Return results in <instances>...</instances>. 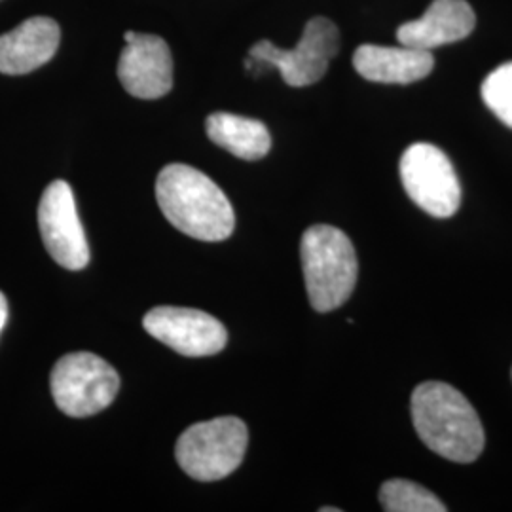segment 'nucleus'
<instances>
[{"mask_svg":"<svg viewBox=\"0 0 512 512\" xmlns=\"http://www.w3.org/2000/svg\"><path fill=\"white\" fill-rule=\"evenodd\" d=\"M380 503L387 512H446L437 495L403 478H393L382 484Z\"/></svg>","mask_w":512,"mask_h":512,"instance_id":"2eb2a0df","label":"nucleus"},{"mask_svg":"<svg viewBox=\"0 0 512 512\" xmlns=\"http://www.w3.org/2000/svg\"><path fill=\"white\" fill-rule=\"evenodd\" d=\"M300 258L313 310L327 313L348 302L357 285L359 262L342 230L329 224L311 226L300 241Z\"/></svg>","mask_w":512,"mask_h":512,"instance_id":"7ed1b4c3","label":"nucleus"},{"mask_svg":"<svg viewBox=\"0 0 512 512\" xmlns=\"http://www.w3.org/2000/svg\"><path fill=\"white\" fill-rule=\"evenodd\" d=\"M321 512H340V509H332V507H323Z\"/></svg>","mask_w":512,"mask_h":512,"instance_id":"6ab92c4d","label":"nucleus"},{"mask_svg":"<svg viewBox=\"0 0 512 512\" xmlns=\"http://www.w3.org/2000/svg\"><path fill=\"white\" fill-rule=\"evenodd\" d=\"M353 67L365 80L378 84H412L429 76L435 57L410 46L363 44L353 54Z\"/></svg>","mask_w":512,"mask_h":512,"instance_id":"ddd939ff","label":"nucleus"},{"mask_svg":"<svg viewBox=\"0 0 512 512\" xmlns=\"http://www.w3.org/2000/svg\"><path fill=\"white\" fill-rule=\"evenodd\" d=\"M50 389L63 414L71 418H88L114 403L120 378L105 359L90 351H76L55 363Z\"/></svg>","mask_w":512,"mask_h":512,"instance_id":"423d86ee","label":"nucleus"},{"mask_svg":"<svg viewBox=\"0 0 512 512\" xmlns=\"http://www.w3.org/2000/svg\"><path fill=\"white\" fill-rule=\"evenodd\" d=\"M205 129L217 147L228 150L241 160L255 162L264 158L272 148L270 131L255 118L215 112L207 118Z\"/></svg>","mask_w":512,"mask_h":512,"instance_id":"4468645a","label":"nucleus"},{"mask_svg":"<svg viewBox=\"0 0 512 512\" xmlns=\"http://www.w3.org/2000/svg\"><path fill=\"white\" fill-rule=\"evenodd\" d=\"M61 29L52 18L27 19L14 31L0 37V73L27 74L37 71L54 57Z\"/></svg>","mask_w":512,"mask_h":512,"instance_id":"f8f14e48","label":"nucleus"},{"mask_svg":"<svg viewBox=\"0 0 512 512\" xmlns=\"http://www.w3.org/2000/svg\"><path fill=\"white\" fill-rule=\"evenodd\" d=\"M135 37H137V33H133V31H128V33L124 35V40H126V42H131V40H133V38Z\"/></svg>","mask_w":512,"mask_h":512,"instance_id":"a211bd4d","label":"nucleus"},{"mask_svg":"<svg viewBox=\"0 0 512 512\" xmlns=\"http://www.w3.org/2000/svg\"><path fill=\"white\" fill-rule=\"evenodd\" d=\"M156 200L179 232L200 241H224L236 226L232 203L220 186L196 167L165 165L156 181Z\"/></svg>","mask_w":512,"mask_h":512,"instance_id":"f257e3e1","label":"nucleus"},{"mask_svg":"<svg viewBox=\"0 0 512 512\" xmlns=\"http://www.w3.org/2000/svg\"><path fill=\"white\" fill-rule=\"evenodd\" d=\"M124 90L137 99H160L173 88V57L164 38L137 35L118 61Z\"/></svg>","mask_w":512,"mask_h":512,"instance_id":"9d476101","label":"nucleus"},{"mask_svg":"<svg viewBox=\"0 0 512 512\" xmlns=\"http://www.w3.org/2000/svg\"><path fill=\"white\" fill-rule=\"evenodd\" d=\"M412 421L421 442L456 463H473L484 452V427L473 404L456 387L425 382L412 393Z\"/></svg>","mask_w":512,"mask_h":512,"instance_id":"f03ea898","label":"nucleus"},{"mask_svg":"<svg viewBox=\"0 0 512 512\" xmlns=\"http://www.w3.org/2000/svg\"><path fill=\"white\" fill-rule=\"evenodd\" d=\"M38 226L46 251L65 270L78 272L90 262V247L76 211L73 188L65 181L48 184L38 205Z\"/></svg>","mask_w":512,"mask_h":512,"instance_id":"6e6552de","label":"nucleus"},{"mask_svg":"<svg viewBox=\"0 0 512 512\" xmlns=\"http://www.w3.org/2000/svg\"><path fill=\"white\" fill-rule=\"evenodd\" d=\"M247 444V425L226 416L190 425L177 440L175 458L186 475L200 482H215L238 469Z\"/></svg>","mask_w":512,"mask_h":512,"instance_id":"39448f33","label":"nucleus"},{"mask_svg":"<svg viewBox=\"0 0 512 512\" xmlns=\"http://www.w3.org/2000/svg\"><path fill=\"white\" fill-rule=\"evenodd\" d=\"M152 338L184 357H209L226 348L228 332L205 311L175 306L152 308L143 319Z\"/></svg>","mask_w":512,"mask_h":512,"instance_id":"1a4fd4ad","label":"nucleus"},{"mask_svg":"<svg viewBox=\"0 0 512 512\" xmlns=\"http://www.w3.org/2000/svg\"><path fill=\"white\" fill-rule=\"evenodd\" d=\"M401 181L410 200L431 217L448 219L461 205V184L450 158L435 145L416 143L404 150Z\"/></svg>","mask_w":512,"mask_h":512,"instance_id":"0eeeda50","label":"nucleus"},{"mask_svg":"<svg viewBox=\"0 0 512 512\" xmlns=\"http://www.w3.org/2000/svg\"><path fill=\"white\" fill-rule=\"evenodd\" d=\"M340 50V31L327 18H311L300 42L293 50H283L270 40H260L249 50V59L245 67L249 71L256 69L262 73L268 67H274L285 84L293 88H306L319 82L329 71L330 59Z\"/></svg>","mask_w":512,"mask_h":512,"instance_id":"20e7f679","label":"nucleus"},{"mask_svg":"<svg viewBox=\"0 0 512 512\" xmlns=\"http://www.w3.org/2000/svg\"><path fill=\"white\" fill-rule=\"evenodd\" d=\"M480 95L486 107L512 129V61L499 65L486 76L480 86Z\"/></svg>","mask_w":512,"mask_h":512,"instance_id":"dca6fc26","label":"nucleus"},{"mask_svg":"<svg viewBox=\"0 0 512 512\" xmlns=\"http://www.w3.org/2000/svg\"><path fill=\"white\" fill-rule=\"evenodd\" d=\"M475 25V10L467 0H433L420 19L397 29V40L403 46L431 52L469 37Z\"/></svg>","mask_w":512,"mask_h":512,"instance_id":"9b49d317","label":"nucleus"},{"mask_svg":"<svg viewBox=\"0 0 512 512\" xmlns=\"http://www.w3.org/2000/svg\"><path fill=\"white\" fill-rule=\"evenodd\" d=\"M6 321H8V300L4 294L0 293V332L6 327Z\"/></svg>","mask_w":512,"mask_h":512,"instance_id":"f3484780","label":"nucleus"}]
</instances>
